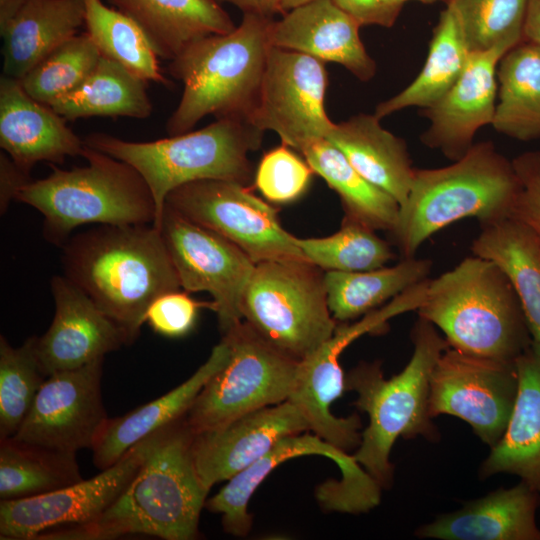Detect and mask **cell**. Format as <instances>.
Wrapping results in <instances>:
<instances>
[{
    "label": "cell",
    "instance_id": "1",
    "mask_svg": "<svg viewBox=\"0 0 540 540\" xmlns=\"http://www.w3.org/2000/svg\"><path fill=\"white\" fill-rule=\"evenodd\" d=\"M193 438L184 416L157 430L138 472L100 518L46 532L39 539L109 540L134 534L195 539L209 490L195 465Z\"/></svg>",
    "mask_w": 540,
    "mask_h": 540
},
{
    "label": "cell",
    "instance_id": "2",
    "mask_svg": "<svg viewBox=\"0 0 540 540\" xmlns=\"http://www.w3.org/2000/svg\"><path fill=\"white\" fill-rule=\"evenodd\" d=\"M64 276L125 333L140 334L150 304L181 289L161 231L153 224L96 225L61 247Z\"/></svg>",
    "mask_w": 540,
    "mask_h": 540
},
{
    "label": "cell",
    "instance_id": "3",
    "mask_svg": "<svg viewBox=\"0 0 540 540\" xmlns=\"http://www.w3.org/2000/svg\"><path fill=\"white\" fill-rule=\"evenodd\" d=\"M416 311L442 331L450 347L465 353L516 361L532 345L512 281L487 258L466 257L428 279Z\"/></svg>",
    "mask_w": 540,
    "mask_h": 540
},
{
    "label": "cell",
    "instance_id": "4",
    "mask_svg": "<svg viewBox=\"0 0 540 540\" xmlns=\"http://www.w3.org/2000/svg\"><path fill=\"white\" fill-rule=\"evenodd\" d=\"M273 21L245 13L231 32L204 37L170 60L168 72L184 89L166 123L169 136L190 132L207 115L249 119L273 47Z\"/></svg>",
    "mask_w": 540,
    "mask_h": 540
},
{
    "label": "cell",
    "instance_id": "5",
    "mask_svg": "<svg viewBox=\"0 0 540 540\" xmlns=\"http://www.w3.org/2000/svg\"><path fill=\"white\" fill-rule=\"evenodd\" d=\"M519 190L512 160L492 141H482L451 165L415 168L390 233L403 258L415 257L430 236L463 218H476L481 226L508 218Z\"/></svg>",
    "mask_w": 540,
    "mask_h": 540
},
{
    "label": "cell",
    "instance_id": "6",
    "mask_svg": "<svg viewBox=\"0 0 540 540\" xmlns=\"http://www.w3.org/2000/svg\"><path fill=\"white\" fill-rule=\"evenodd\" d=\"M411 340L413 354L408 364L390 379H385L379 361L361 363L345 376V389L357 394L354 404L369 416L353 457L382 489L390 488L393 481L389 458L399 437L439 439L429 414L430 376L450 346L436 327L421 317L412 328Z\"/></svg>",
    "mask_w": 540,
    "mask_h": 540
},
{
    "label": "cell",
    "instance_id": "7",
    "mask_svg": "<svg viewBox=\"0 0 540 540\" xmlns=\"http://www.w3.org/2000/svg\"><path fill=\"white\" fill-rule=\"evenodd\" d=\"M81 156L86 166L52 165L48 176L29 181L16 196L43 216L45 240L62 247L83 225L154 223L152 192L134 167L85 144Z\"/></svg>",
    "mask_w": 540,
    "mask_h": 540
},
{
    "label": "cell",
    "instance_id": "8",
    "mask_svg": "<svg viewBox=\"0 0 540 540\" xmlns=\"http://www.w3.org/2000/svg\"><path fill=\"white\" fill-rule=\"evenodd\" d=\"M264 131L246 119L221 118L196 131L154 141L135 142L94 132L83 141L134 167L149 186L156 206L153 225L159 229L167 195L202 179L246 185L252 176L249 153L258 150Z\"/></svg>",
    "mask_w": 540,
    "mask_h": 540
},
{
    "label": "cell",
    "instance_id": "9",
    "mask_svg": "<svg viewBox=\"0 0 540 540\" xmlns=\"http://www.w3.org/2000/svg\"><path fill=\"white\" fill-rule=\"evenodd\" d=\"M321 270L302 259L262 261L255 264L242 295L243 321L298 361L317 350L337 327Z\"/></svg>",
    "mask_w": 540,
    "mask_h": 540
},
{
    "label": "cell",
    "instance_id": "10",
    "mask_svg": "<svg viewBox=\"0 0 540 540\" xmlns=\"http://www.w3.org/2000/svg\"><path fill=\"white\" fill-rule=\"evenodd\" d=\"M222 337L230 348L229 359L184 416L194 434L288 400L295 382L299 361L270 345L243 320Z\"/></svg>",
    "mask_w": 540,
    "mask_h": 540
},
{
    "label": "cell",
    "instance_id": "11",
    "mask_svg": "<svg viewBox=\"0 0 540 540\" xmlns=\"http://www.w3.org/2000/svg\"><path fill=\"white\" fill-rule=\"evenodd\" d=\"M165 204L234 243L254 263L306 260L296 242L297 237L281 226L278 209L239 182L220 179L192 181L172 190Z\"/></svg>",
    "mask_w": 540,
    "mask_h": 540
},
{
    "label": "cell",
    "instance_id": "12",
    "mask_svg": "<svg viewBox=\"0 0 540 540\" xmlns=\"http://www.w3.org/2000/svg\"><path fill=\"white\" fill-rule=\"evenodd\" d=\"M320 455L333 460L341 471L339 481L323 483L326 500L334 508L348 513L366 512L380 502L382 488L349 455L307 432L288 435L277 442L264 456L231 477L205 507L221 514L224 530L234 536H246L252 526L248 503L265 478L281 463L298 456Z\"/></svg>",
    "mask_w": 540,
    "mask_h": 540
},
{
    "label": "cell",
    "instance_id": "13",
    "mask_svg": "<svg viewBox=\"0 0 540 540\" xmlns=\"http://www.w3.org/2000/svg\"><path fill=\"white\" fill-rule=\"evenodd\" d=\"M518 391L516 361L477 356L448 347L431 376L429 414H447L470 425L490 448L502 438Z\"/></svg>",
    "mask_w": 540,
    "mask_h": 540
},
{
    "label": "cell",
    "instance_id": "14",
    "mask_svg": "<svg viewBox=\"0 0 540 540\" xmlns=\"http://www.w3.org/2000/svg\"><path fill=\"white\" fill-rule=\"evenodd\" d=\"M328 73L324 62L304 53L272 47L249 122L278 134L302 153L325 139L334 124L325 109Z\"/></svg>",
    "mask_w": 540,
    "mask_h": 540
},
{
    "label": "cell",
    "instance_id": "15",
    "mask_svg": "<svg viewBox=\"0 0 540 540\" xmlns=\"http://www.w3.org/2000/svg\"><path fill=\"white\" fill-rule=\"evenodd\" d=\"M159 230L181 288L212 296L222 334L241 322L242 295L256 263L234 243L167 204Z\"/></svg>",
    "mask_w": 540,
    "mask_h": 540
},
{
    "label": "cell",
    "instance_id": "16",
    "mask_svg": "<svg viewBox=\"0 0 540 540\" xmlns=\"http://www.w3.org/2000/svg\"><path fill=\"white\" fill-rule=\"evenodd\" d=\"M154 433L90 479L31 498L1 501L0 538L38 539L46 532L88 524L100 518L138 472Z\"/></svg>",
    "mask_w": 540,
    "mask_h": 540
},
{
    "label": "cell",
    "instance_id": "17",
    "mask_svg": "<svg viewBox=\"0 0 540 540\" xmlns=\"http://www.w3.org/2000/svg\"><path fill=\"white\" fill-rule=\"evenodd\" d=\"M103 360L49 375L14 437L61 451L92 450L108 420L101 393Z\"/></svg>",
    "mask_w": 540,
    "mask_h": 540
},
{
    "label": "cell",
    "instance_id": "18",
    "mask_svg": "<svg viewBox=\"0 0 540 540\" xmlns=\"http://www.w3.org/2000/svg\"><path fill=\"white\" fill-rule=\"evenodd\" d=\"M390 317L388 309L380 308L352 324L343 322L317 350L299 361L288 401L302 414L309 431L344 452L359 446L362 432L358 415L336 417L330 410L346 390L339 356L361 335L382 331Z\"/></svg>",
    "mask_w": 540,
    "mask_h": 540
},
{
    "label": "cell",
    "instance_id": "19",
    "mask_svg": "<svg viewBox=\"0 0 540 540\" xmlns=\"http://www.w3.org/2000/svg\"><path fill=\"white\" fill-rule=\"evenodd\" d=\"M55 313L48 330L35 336L39 364L49 375L76 369L128 345L123 330L64 275L50 281Z\"/></svg>",
    "mask_w": 540,
    "mask_h": 540
},
{
    "label": "cell",
    "instance_id": "20",
    "mask_svg": "<svg viewBox=\"0 0 540 540\" xmlns=\"http://www.w3.org/2000/svg\"><path fill=\"white\" fill-rule=\"evenodd\" d=\"M309 431L288 400L243 415L214 430L194 434L192 450L202 483L228 481L264 456L282 438Z\"/></svg>",
    "mask_w": 540,
    "mask_h": 540
},
{
    "label": "cell",
    "instance_id": "21",
    "mask_svg": "<svg viewBox=\"0 0 540 540\" xmlns=\"http://www.w3.org/2000/svg\"><path fill=\"white\" fill-rule=\"evenodd\" d=\"M510 49L496 47L471 53L468 64L451 89L432 107L423 109L430 124L420 141L456 161L473 145L476 132L492 124L498 92L497 66Z\"/></svg>",
    "mask_w": 540,
    "mask_h": 540
},
{
    "label": "cell",
    "instance_id": "22",
    "mask_svg": "<svg viewBox=\"0 0 540 540\" xmlns=\"http://www.w3.org/2000/svg\"><path fill=\"white\" fill-rule=\"evenodd\" d=\"M360 25L332 0H311L285 12L271 27L273 47L345 67L361 81L377 70L359 34Z\"/></svg>",
    "mask_w": 540,
    "mask_h": 540
},
{
    "label": "cell",
    "instance_id": "23",
    "mask_svg": "<svg viewBox=\"0 0 540 540\" xmlns=\"http://www.w3.org/2000/svg\"><path fill=\"white\" fill-rule=\"evenodd\" d=\"M66 119L32 98L19 80L0 77V146L26 173L38 162L63 164L81 156L84 141Z\"/></svg>",
    "mask_w": 540,
    "mask_h": 540
},
{
    "label": "cell",
    "instance_id": "24",
    "mask_svg": "<svg viewBox=\"0 0 540 540\" xmlns=\"http://www.w3.org/2000/svg\"><path fill=\"white\" fill-rule=\"evenodd\" d=\"M540 492L523 481L439 515L415 535L443 540H540Z\"/></svg>",
    "mask_w": 540,
    "mask_h": 540
},
{
    "label": "cell",
    "instance_id": "25",
    "mask_svg": "<svg viewBox=\"0 0 540 540\" xmlns=\"http://www.w3.org/2000/svg\"><path fill=\"white\" fill-rule=\"evenodd\" d=\"M230 348L222 337L210 356L186 381L122 416L108 418L93 451V462L106 469L133 446L157 430L185 416L209 379L228 361Z\"/></svg>",
    "mask_w": 540,
    "mask_h": 540
},
{
    "label": "cell",
    "instance_id": "26",
    "mask_svg": "<svg viewBox=\"0 0 540 540\" xmlns=\"http://www.w3.org/2000/svg\"><path fill=\"white\" fill-rule=\"evenodd\" d=\"M518 391L507 428L479 469L481 479L518 476L540 492V352L532 345L517 359Z\"/></svg>",
    "mask_w": 540,
    "mask_h": 540
},
{
    "label": "cell",
    "instance_id": "27",
    "mask_svg": "<svg viewBox=\"0 0 540 540\" xmlns=\"http://www.w3.org/2000/svg\"><path fill=\"white\" fill-rule=\"evenodd\" d=\"M85 23L84 0H27L4 26L2 75L22 79Z\"/></svg>",
    "mask_w": 540,
    "mask_h": 540
},
{
    "label": "cell",
    "instance_id": "28",
    "mask_svg": "<svg viewBox=\"0 0 540 540\" xmlns=\"http://www.w3.org/2000/svg\"><path fill=\"white\" fill-rule=\"evenodd\" d=\"M375 114H357L335 123L327 139L367 181L402 206L415 168L404 139L383 128Z\"/></svg>",
    "mask_w": 540,
    "mask_h": 540
},
{
    "label": "cell",
    "instance_id": "29",
    "mask_svg": "<svg viewBox=\"0 0 540 540\" xmlns=\"http://www.w3.org/2000/svg\"><path fill=\"white\" fill-rule=\"evenodd\" d=\"M133 19L159 58L172 60L192 43L235 24L216 0H106Z\"/></svg>",
    "mask_w": 540,
    "mask_h": 540
},
{
    "label": "cell",
    "instance_id": "30",
    "mask_svg": "<svg viewBox=\"0 0 540 540\" xmlns=\"http://www.w3.org/2000/svg\"><path fill=\"white\" fill-rule=\"evenodd\" d=\"M473 255L496 262L509 276L540 352V245L533 233L510 217L482 225L471 245Z\"/></svg>",
    "mask_w": 540,
    "mask_h": 540
},
{
    "label": "cell",
    "instance_id": "31",
    "mask_svg": "<svg viewBox=\"0 0 540 540\" xmlns=\"http://www.w3.org/2000/svg\"><path fill=\"white\" fill-rule=\"evenodd\" d=\"M49 106L68 121L88 117L146 119L153 110L147 81L102 55L78 88Z\"/></svg>",
    "mask_w": 540,
    "mask_h": 540
},
{
    "label": "cell",
    "instance_id": "32",
    "mask_svg": "<svg viewBox=\"0 0 540 540\" xmlns=\"http://www.w3.org/2000/svg\"><path fill=\"white\" fill-rule=\"evenodd\" d=\"M498 102L492 121L500 134L518 141L540 138V44L522 41L497 66Z\"/></svg>",
    "mask_w": 540,
    "mask_h": 540
},
{
    "label": "cell",
    "instance_id": "33",
    "mask_svg": "<svg viewBox=\"0 0 540 540\" xmlns=\"http://www.w3.org/2000/svg\"><path fill=\"white\" fill-rule=\"evenodd\" d=\"M431 267L429 259L410 257L390 267L367 271H324L331 315L340 322L366 315L413 285L428 279Z\"/></svg>",
    "mask_w": 540,
    "mask_h": 540
},
{
    "label": "cell",
    "instance_id": "34",
    "mask_svg": "<svg viewBox=\"0 0 540 540\" xmlns=\"http://www.w3.org/2000/svg\"><path fill=\"white\" fill-rule=\"evenodd\" d=\"M470 54L455 15L446 6L433 30L428 55L420 73L405 89L380 102L374 114L382 119L409 107H432L459 79Z\"/></svg>",
    "mask_w": 540,
    "mask_h": 540
},
{
    "label": "cell",
    "instance_id": "35",
    "mask_svg": "<svg viewBox=\"0 0 540 540\" xmlns=\"http://www.w3.org/2000/svg\"><path fill=\"white\" fill-rule=\"evenodd\" d=\"M82 480L76 453L20 440L0 439L1 501L31 498Z\"/></svg>",
    "mask_w": 540,
    "mask_h": 540
},
{
    "label": "cell",
    "instance_id": "36",
    "mask_svg": "<svg viewBox=\"0 0 540 540\" xmlns=\"http://www.w3.org/2000/svg\"><path fill=\"white\" fill-rule=\"evenodd\" d=\"M314 173L340 197L345 217L374 231H391L400 206L387 192L362 177L344 154L327 138L309 145L302 153Z\"/></svg>",
    "mask_w": 540,
    "mask_h": 540
},
{
    "label": "cell",
    "instance_id": "37",
    "mask_svg": "<svg viewBox=\"0 0 540 540\" xmlns=\"http://www.w3.org/2000/svg\"><path fill=\"white\" fill-rule=\"evenodd\" d=\"M85 27L100 54L120 63L140 78L168 85L158 56L140 26L102 0H84Z\"/></svg>",
    "mask_w": 540,
    "mask_h": 540
},
{
    "label": "cell",
    "instance_id": "38",
    "mask_svg": "<svg viewBox=\"0 0 540 540\" xmlns=\"http://www.w3.org/2000/svg\"><path fill=\"white\" fill-rule=\"evenodd\" d=\"M306 260L323 271L355 272L385 266L394 258L390 245L375 231L344 217L341 228L320 238H298Z\"/></svg>",
    "mask_w": 540,
    "mask_h": 540
},
{
    "label": "cell",
    "instance_id": "39",
    "mask_svg": "<svg viewBox=\"0 0 540 540\" xmlns=\"http://www.w3.org/2000/svg\"><path fill=\"white\" fill-rule=\"evenodd\" d=\"M470 53L524 41L528 0H445Z\"/></svg>",
    "mask_w": 540,
    "mask_h": 540
},
{
    "label": "cell",
    "instance_id": "40",
    "mask_svg": "<svg viewBox=\"0 0 540 540\" xmlns=\"http://www.w3.org/2000/svg\"><path fill=\"white\" fill-rule=\"evenodd\" d=\"M35 336L13 347L0 336V439L16 435L47 378L34 349Z\"/></svg>",
    "mask_w": 540,
    "mask_h": 540
},
{
    "label": "cell",
    "instance_id": "41",
    "mask_svg": "<svg viewBox=\"0 0 540 540\" xmlns=\"http://www.w3.org/2000/svg\"><path fill=\"white\" fill-rule=\"evenodd\" d=\"M101 54L89 35L77 34L31 69L20 83L35 100L50 105L78 88Z\"/></svg>",
    "mask_w": 540,
    "mask_h": 540
},
{
    "label": "cell",
    "instance_id": "42",
    "mask_svg": "<svg viewBox=\"0 0 540 540\" xmlns=\"http://www.w3.org/2000/svg\"><path fill=\"white\" fill-rule=\"evenodd\" d=\"M313 170L285 144L265 153L257 167L255 184L273 203H289L308 188Z\"/></svg>",
    "mask_w": 540,
    "mask_h": 540
},
{
    "label": "cell",
    "instance_id": "43",
    "mask_svg": "<svg viewBox=\"0 0 540 540\" xmlns=\"http://www.w3.org/2000/svg\"><path fill=\"white\" fill-rule=\"evenodd\" d=\"M203 307L213 310L212 301H197L185 290L170 291L158 296L150 304L145 314V323L157 334L180 338L194 328L199 310Z\"/></svg>",
    "mask_w": 540,
    "mask_h": 540
},
{
    "label": "cell",
    "instance_id": "44",
    "mask_svg": "<svg viewBox=\"0 0 540 540\" xmlns=\"http://www.w3.org/2000/svg\"><path fill=\"white\" fill-rule=\"evenodd\" d=\"M520 190L509 217L524 224L540 245V151H527L512 159Z\"/></svg>",
    "mask_w": 540,
    "mask_h": 540
},
{
    "label": "cell",
    "instance_id": "45",
    "mask_svg": "<svg viewBox=\"0 0 540 540\" xmlns=\"http://www.w3.org/2000/svg\"><path fill=\"white\" fill-rule=\"evenodd\" d=\"M360 26L391 28L397 21L405 0H332Z\"/></svg>",
    "mask_w": 540,
    "mask_h": 540
},
{
    "label": "cell",
    "instance_id": "46",
    "mask_svg": "<svg viewBox=\"0 0 540 540\" xmlns=\"http://www.w3.org/2000/svg\"><path fill=\"white\" fill-rule=\"evenodd\" d=\"M32 179L8 154L0 153V211L4 214L20 189Z\"/></svg>",
    "mask_w": 540,
    "mask_h": 540
},
{
    "label": "cell",
    "instance_id": "47",
    "mask_svg": "<svg viewBox=\"0 0 540 540\" xmlns=\"http://www.w3.org/2000/svg\"><path fill=\"white\" fill-rule=\"evenodd\" d=\"M220 4L227 2L239 8L243 14L253 13L273 17L275 14H283L281 9L282 0H216Z\"/></svg>",
    "mask_w": 540,
    "mask_h": 540
},
{
    "label": "cell",
    "instance_id": "48",
    "mask_svg": "<svg viewBox=\"0 0 540 540\" xmlns=\"http://www.w3.org/2000/svg\"><path fill=\"white\" fill-rule=\"evenodd\" d=\"M524 41L540 44V0H528Z\"/></svg>",
    "mask_w": 540,
    "mask_h": 540
},
{
    "label": "cell",
    "instance_id": "49",
    "mask_svg": "<svg viewBox=\"0 0 540 540\" xmlns=\"http://www.w3.org/2000/svg\"><path fill=\"white\" fill-rule=\"evenodd\" d=\"M26 2L27 0H0V27L13 18Z\"/></svg>",
    "mask_w": 540,
    "mask_h": 540
},
{
    "label": "cell",
    "instance_id": "50",
    "mask_svg": "<svg viewBox=\"0 0 540 540\" xmlns=\"http://www.w3.org/2000/svg\"><path fill=\"white\" fill-rule=\"evenodd\" d=\"M311 0H282L281 1V9L282 13L289 11L290 9L297 7L299 5H302L306 2H309Z\"/></svg>",
    "mask_w": 540,
    "mask_h": 540
},
{
    "label": "cell",
    "instance_id": "51",
    "mask_svg": "<svg viewBox=\"0 0 540 540\" xmlns=\"http://www.w3.org/2000/svg\"><path fill=\"white\" fill-rule=\"evenodd\" d=\"M406 2L407 1H418V2H421L423 4H432L436 1H439V0H405ZM442 1H445V0H442Z\"/></svg>",
    "mask_w": 540,
    "mask_h": 540
}]
</instances>
